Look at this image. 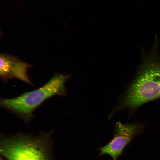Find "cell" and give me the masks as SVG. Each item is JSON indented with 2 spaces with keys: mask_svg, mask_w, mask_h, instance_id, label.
I'll return each instance as SVG.
<instances>
[{
  "mask_svg": "<svg viewBox=\"0 0 160 160\" xmlns=\"http://www.w3.org/2000/svg\"><path fill=\"white\" fill-rule=\"evenodd\" d=\"M46 141L42 137L16 135L2 141L0 153L7 160H50Z\"/></svg>",
  "mask_w": 160,
  "mask_h": 160,
  "instance_id": "cell-3",
  "label": "cell"
},
{
  "mask_svg": "<svg viewBox=\"0 0 160 160\" xmlns=\"http://www.w3.org/2000/svg\"><path fill=\"white\" fill-rule=\"evenodd\" d=\"M155 51L145 59L137 76L116 111L124 106L134 108L160 98V59Z\"/></svg>",
  "mask_w": 160,
  "mask_h": 160,
  "instance_id": "cell-1",
  "label": "cell"
},
{
  "mask_svg": "<svg viewBox=\"0 0 160 160\" xmlns=\"http://www.w3.org/2000/svg\"><path fill=\"white\" fill-rule=\"evenodd\" d=\"M33 66L17 57L7 53L0 55V76L4 80L17 78L32 84L27 74L28 68Z\"/></svg>",
  "mask_w": 160,
  "mask_h": 160,
  "instance_id": "cell-5",
  "label": "cell"
},
{
  "mask_svg": "<svg viewBox=\"0 0 160 160\" xmlns=\"http://www.w3.org/2000/svg\"><path fill=\"white\" fill-rule=\"evenodd\" d=\"M71 76V74L57 73L38 89L14 98L2 99L0 105L28 121L33 117L35 109L46 100L55 96L66 94L65 84Z\"/></svg>",
  "mask_w": 160,
  "mask_h": 160,
  "instance_id": "cell-2",
  "label": "cell"
},
{
  "mask_svg": "<svg viewBox=\"0 0 160 160\" xmlns=\"http://www.w3.org/2000/svg\"><path fill=\"white\" fill-rule=\"evenodd\" d=\"M138 129L137 126L135 124L116 123L112 140L106 145L97 149L100 151L99 156L107 154L111 156L113 160H117Z\"/></svg>",
  "mask_w": 160,
  "mask_h": 160,
  "instance_id": "cell-4",
  "label": "cell"
},
{
  "mask_svg": "<svg viewBox=\"0 0 160 160\" xmlns=\"http://www.w3.org/2000/svg\"><path fill=\"white\" fill-rule=\"evenodd\" d=\"M0 160H1V159Z\"/></svg>",
  "mask_w": 160,
  "mask_h": 160,
  "instance_id": "cell-6",
  "label": "cell"
}]
</instances>
